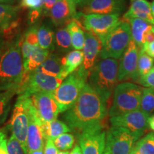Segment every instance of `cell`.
Wrapping results in <instances>:
<instances>
[{
	"mask_svg": "<svg viewBox=\"0 0 154 154\" xmlns=\"http://www.w3.org/2000/svg\"><path fill=\"white\" fill-rule=\"evenodd\" d=\"M107 114V102L87 83L63 117L71 130L79 133L86 127L103 122Z\"/></svg>",
	"mask_w": 154,
	"mask_h": 154,
	"instance_id": "6da1fadb",
	"label": "cell"
},
{
	"mask_svg": "<svg viewBox=\"0 0 154 154\" xmlns=\"http://www.w3.org/2000/svg\"><path fill=\"white\" fill-rule=\"evenodd\" d=\"M25 77L21 40L5 45L0 55V91L18 88Z\"/></svg>",
	"mask_w": 154,
	"mask_h": 154,
	"instance_id": "7a4b0ae2",
	"label": "cell"
},
{
	"mask_svg": "<svg viewBox=\"0 0 154 154\" xmlns=\"http://www.w3.org/2000/svg\"><path fill=\"white\" fill-rule=\"evenodd\" d=\"M119 60L115 59H100L88 76V85L106 102L110 99L119 82Z\"/></svg>",
	"mask_w": 154,
	"mask_h": 154,
	"instance_id": "3957f363",
	"label": "cell"
},
{
	"mask_svg": "<svg viewBox=\"0 0 154 154\" xmlns=\"http://www.w3.org/2000/svg\"><path fill=\"white\" fill-rule=\"evenodd\" d=\"M143 89L142 86L129 82L117 84L109 111L110 117L140 109Z\"/></svg>",
	"mask_w": 154,
	"mask_h": 154,
	"instance_id": "277c9868",
	"label": "cell"
},
{
	"mask_svg": "<svg viewBox=\"0 0 154 154\" xmlns=\"http://www.w3.org/2000/svg\"><path fill=\"white\" fill-rule=\"evenodd\" d=\"M99 38L102 44L99 59H121L132 39L129 23L121 19L113 30Z\"/></svg>",
	"mask_w": 154,
	"mask_h": 154,
	"instance_id": "5b68a950",
	"label": "cell"
},
{
	"mask_svg": "<svg viewBox=\"0 0 154 154\" xmlns=\"http://www.w3.org/2000/svg\"><path fill=\"white\" fill-rule=\"evenodd\" d=\"M88 76L79 68L63 81L52 94L60 113H64L76 102L83 88L87 84Z\"/></svg>",
	"mask_w": 154,
	"mask_h": 154,
	"instance_id": "8992f818",
	"label": "cell"
},
{
	"mask_svg": "<svg viewBox=\"0 0 154 154\" xmlns=\"http://www.w3.org/2000/svg\"><path fill=\"white\" fill-rule=\"evenodd\" d=\"M32 104L31 96L19 94L10 121L11 135L14 136L22 146L25 154H27L26 136L29 124L30 109Z\"/></svg>",
	"mask_w": 154,
	"mask_h": 154,
	"instance_id": "52a82bcc",
	"label": "cell"
},
{
	"mask_svg": "<svg viewBox=\"0 0 154 154\" xmlns=\"http://www.w3.org/2000/svg\"><path fill=\"white\" fill-rule=\"evenodd\" d=\"M143 135L122 127L111 126L106 132L105 149L110 154H129Z\"/></svg>",
	"mask_w": 154,
	"mask_h": 154,
	"instance_id": "ba28073f",
	"label": "cell"
},
{
	"mask_svg": "<svg viewBox=\"0 0 154 154\" xmlns=\"http://www.w3.org/2000/svg\"><path fill=\"white\" fill-rule=\"evenodd\" d=\"M63 81L58 77L34 71L25 75L19 88L18 94L31 96L37 93L53 94Z\"/></svg>",
	"mask_w": 154,
	"mask_h": 154,
	"instance_id": "9c48e42d",
	"label": "cell"
},
{
	"mask_svg": "<svg viewBox=\"0 0 154 154\" xmlns=\"http://www.w3.org/2000/svg\"><path fill=\"white\" fill-rule=\"evenodd\" d=\"M119 17L117 14H84L78 11L75 19L84 30L101 37L109 33L120 23Z\"/></svg>",
	"mask_w": 154,
	"mask_h": 154,
	"instance_id": "30bf717a",
	"label": "cell"
},
{
	"mask_svg": "<svg viewBox=\"0 0 154 154\" xmlns=\"http://www.w3.org/2000/svg\"><path fill=\"white\" fill-rule=\"evenodd\" d=\"M103 122L96 124L79 132L78 140L83 154H103L106 148Z\"/></svg>",
	"mask_w": 154,
	"mask_h": 154,
	"instance_id": "8fae6325",
	"label": "cell"
},
{
	"mask_svg": "<svg viewBox=\"0 0 154 154\" xmlns=\"http://www.w3.org/2000/svg\"><path fill=\"white\" fill-rule=\"evenodd\" d=\"M77 11L84 14L120 15L126 8L125 0H85L76 4Z\"/></svg>",
	"mask_w": 154,
	"mask_h": 154,
	"instance_id": "7c38bea8",
	"label": "cell"
},
{
	"mask_svg": "<svg viewBox=\"0 0 154 154\" xmlns=\"http://www.w3.org/2000/svg\"><path fill=\"white\" fill-rule=\"evenodd\" d=\"M139 48L131 39L128 47L124 51L119 63L118 82L131 79L137 82L139 79L138 74V60Z\"/></svg>",
	"mask_w": 154,
	"mask_h": 154,
	"instance_id": "4fadbf2b",
	"label": "cell"
},
{
	"mask_svg": "<svg viewBox=\"0 0 154 154\" xmlns=\"http://www.w3.org/2000/svg\"><path fill=\"white\" fill-rule=\"evenodd\" d=\"M149 114L140 109L110 118L111 126L122 127L132 132L143 133L149 128Z\"/></svg>",
	"mask_w": 154,
	"mask_h": 154,
	"instance_id": "5bb4252c",
	"label": "cell"
},
{
	"mask_svg": "<svg viewBox=\"0 0 154 154\" xmlns=\"http://www.w3.org/2000/svg\"><path fill=\"white\" fill-rule=\"evenodd\" d=\"M31 99L43 124L57 119L60 111L52 94L37 93L31 96Z\"/></svg>",
	"mask_w": 154,
	"mask_h": 154,
	"instance_id": "9a60e30c",
	"label": "cell"
},
{
	"mask_svg": "<svg viewBox=\"0 0 154 154\" xmlns=\"http://www.w3.org/2000/svg\"><path fill=\"white\" fill-rule=\"evenodd\" d=\"M101 48V41L99 36L85 31V42L82 51L84 54V61L79 69L85 73L88 77L92 69L99 61L98 59L99 58Z\"/></svg>",
	"mask_w": 154,
	"mask_h": 154,
	"instance_id": "2e32d148",
	"label": "cell"
},
{
	"mask_svg": "<svg viewBox=\"0 0 154 154\" xmlns=\"http://www.w3.org/2000/svg\"><path fill=\"white\" fill-rule=\"evenodd\" d=\"M45 140L43 122L38 117L35 108L32 103L30 109V119L26 136L27 153L29 151L44 149L45 146Z\"/></svg>",
	"mask_w": 154,
	"mask_h": 154,
	"instance_id": "e0dca14e",
	"label": "cell"
},
{
	"mask_svg": "<svg viewBox=\"0 0 154 154\" xmlns=\"http://www.w3.org/2000/svg\"><path fill=\"white\" fill-rule=\"evenodd\" d=\"M77 13L74 0H57L49 15L56 26L62 27L76 18Z\"/></svg>",
	"mask_w": 154,
	"mask_h": 154,
	"instance_id": "ac0fdd59",
	"label": "cell"
},
{
	"mask_svg": "<svg viewBox=\"0 0 154 154\" xmlns=\"http://www.w3.org/2000/svg\"><path fill=\"white\" fill-rule=\"evenodd\" d=\"M140 19L154 26V17L152 14L151 3L147 0H135L123 15L122 19L128 21L131 19Z\"/></svg>",
	"mask_w": 154,
	"mask_h": 154,
	"instance_id": "d6986e66",
	"label": "cell"
},
{
	"mask_svg": "<svg viewBox=\"0 0 154 154\" xmlns=\"http://www.w3.org/2000/svg\"><path fill=\"white\" fill-rule=\"evenodd\" d=\"M84 61V54L82 50H72L61 58L63 72L61 79L64 80L69 75L76 71L82 65Z\"/></svg>",
	"mask_w": 154,
	"mask_h": 154,
	"instance_id": "ffe728a7",
	"label": "cell"
},
{
	"mask_svg": "<svg viewBox=\"0 0 154 154\" xmlns=\"http://www.w3.org/2000/svg\"><path fill=\"white\" fill-rule=\"evenodd\" d=\"M61 58L57 54L50 52L46 60L34 71L61 79L63 72Z\"/></svg>",
	"mask_w": 154,
	"mask_h": 154,
	"instance_id": "44dd1931",
	"label": "cell"
},
{
	"mask_svg": "<svg viewBox=\"0 0 154 154\" xmlns=\"http://www.w3.org/2000/svg\"><path fill=\"white\" fill-rule=\"evenodd\" d=\"M130 24L133 41L140 49L144 44V37L150 29L153 26L149 23L140 19H131L127 21Z\"/></svg>",
	"mask_w": 154,
	"mask_h": 154,
	"instance_id": "7402d4cb",
	"label": "cell"
},
{
	"mask_svg": "<svg viewBox=\"0 0 154 154\" xmlns=\"http://www.w3.org/2000/svg\"><path fill=\"white\" fill-rule=\"evenodd\" d=\"M49 53V50L43 49L39 46H36L27 58L24 59L25 75L36 70L46 60Z\"/></svg>",
	"mask_w": 154,
	"mask_h": 154,
	"instance_id": "603a6c76",
	"label": "cell"
},
{
	"mask_svg": "<svg viewBox=\"0 0 154 154\" xmlns=\"http://www.w3.org/2000/svg\"><path fill=\"white\" fill-rule=\"evenodd\" d=\"M66 28L72 38L73 49L82 50L85 42V31L76 19H73L66 24Z\"/></svg>",
	"mask_w": 154,
	"mask_h": 154,
	"instance_id": "cb8c5ba5",
	"label": "cell"
},
{
	"mask_svg": "<svg viewBox=\"0 0 154 154\" xmlns=\"http://www.w3.org/2000/svg\"><path fill=\"white\" fill-rule=\"evenodd\" d=\"M44 137L47 140V139L54 140L56 138L60 135L72 131L71 128L67 126L65 122L55 119L50 122L43 124Z\"/></svg>",
	"mask_w": 154,
	"mask_h": 154,
	"instance_id": "d4e9b609",
	"label": "cell"
},
{
	"mask_svg": "<svg viewBox=\"0 0 154 154\" xmlns=\"http://www.w3.org/2000/svg\"><path fill=\"white\" fill-rule=\"evenodd\" d=\"M18 7L0 2V33L7 30L17 17Z\"/></svg>",
	"mask_w": 154,
	"mask_h": 154,
	"instance_id": "484cf974",
	"label": "cell"
},
{
	"mask_svg": "<svg viewBox=\"0 0 154 154\" xmlns=\"http://www.w3.org/2000/svg\"><path fill=\"white\" fill-rule=\"evenodd\" d=\"M55 47L59 52L61 53L67 54L73 49L72 38L66 26L61 27L56 31L54 39Z\"/></svg>",
	"mask_w": 154,
	"mask_h": 154,
	"instance_id": "4316f807",
	"label": "cell"
},
{
	"mask_svg": "<svg viewBox=\"0 0 154 154\" xmlns=\"http://www.w3.org/2000/svg\"><path fill=\"white\" fill-rule=\"evenodd\" d=\"M55 32L49 25L43 24L38 29V42L39 47L45 50L54 49Z\"/></svg>",
	"mask_w": 154,
	"mask_h": 154,
	"instance_id": "83f0119b",
	"label": "cell"
},
{
	"mask_svg": "<svg viewBox=\"0 0 154 154\" xmlns=\"http://www.w3.org/2000/svg\"><path fill=\"white\" fill-rule=\"evenodd\" d=\"M18 94V88H11L0 92V125L5 123L11 109V101Z\"/></svg>",
	"mask_w": 154,
	"mask_h": 154,
	"instance_id": "f1b7e54d",
	"label": "cell"
},
{
	"mask_svg": "<svg viewBox=\"0 0 154 154\" xmlns=\"http://www.w3.org/2000/svg\"><path fill=\"white\" fill-rule=\"evenodd\" d=\"M134 148L138 154H154V133H149L138 140Z\"/></svg>",
	"mask_w": 154,
	"mask_h": 154,
	"instance_id": "f546056e",
	"label": "cell"
},
{
	"mask_svg": "<svg viewBox=\"0 0 154 154\" xmlns=\"http://www.w3.org/2000/svg\"><path fill=\"white\" fill-rule=\"evenodd\" d=\"M154 59L146 54L142 48L139 49L138 60V74L139 77L145 76L153 68Z\"/></svg>",
	"mask_w": 154,
	"mask_h": 154,
	"instance_id": "4dcf8cb0",
	"label": "cell"
},
{
	"mask_svg": "<svg viewBox=\"0 0 154 154\" xmlns=\"http://www.w3.org/2000/svg\"><path fill=\"white\" fill-rule=\"evenodd\" d=\"M43 5V0H21V6L30 9L29 18L32 22H34L42 13Z\"/></svg>",
	"mask_w": 154,
	"mask_h": 154,
	"instance_id": "1f68e13d",
	"label": "cell"
},
{
	"mask_svg": "<svg viewBox=\"0 0 154 154\" xmlns=\"http://www.w3.org/2000/svg\"><path fill=\"white\" fill-rule=\"evenodd\" d=\"M140 109L148 114L154 111V88H143Z\"/></svg>",
	"mask_w": 154,
	"mask_h": 154,
	"instance_id": "d6a6232c",
	"label": "cell"
},
{
	"mask_svg": "<svg viewBox=\"0 0 154 154\" xmlns=\"http://www.w3.org/2000/svg\"><path fill=\"white\" fill-rule=\"evenodd\" d=\"M53 141L59 151H69L74 146V137L72 134L65 133L56 138Z\"/></svg>",
	"mask_w": 154,
	"mask_h": 154,
	"instance_id": "836d02e7",
	"label": "cell"
},
{
	"mask_svg": "<svg viewBox=\"0 0 154 154\" xmlns=\"http://www.w3.org/2000/svg\"><path fill=\"white\" fill-rule=\"evenodd\" d=\"M7 146L9 154H25L22 146L12 135L7 140Z\"/></svg>",
	"mask_w": 154,
	"mask_h": 154,
	"instance_id": "e575fe53",
	"label": "cell"
},
{
	"mask_svg": "<svg viewBox=\"0 0 154 154\" xmlns=\"http://www.w3.org/2000/svg\"><path fill=\"white\" fill-rule=\"evenodd\" d=\"M23 41L32 46H39L38 42V29L36 26L30 28L23 38Z\"/></svg>",
	"mask_w": 154,
	"mask_h": 154,
	"instance_id": "d590c367",
	"label": "cell"
},
{
	"mask_svg": "<svg viewBox=\"0 0 154 154\" xmlns=\"http://www.w3.org/2000/svg\"><path fill=\"white\" fill-rule=\"evenodd\" d=\"M137 83L146 88H154V68L145 76L139 77Z\"/></svg>",
	"mask_w": 154,
	"mask_h": 154,
	"instance_id": "8d00e7d4",
	"label": "cell"
},
{
	"mask_svg": "<svg viewBox=\"0 0 154 154\" xmlns=\"http://www.w3.org/2000/svg\"><path fill=\"white\" fill-rule=\"evenodd\" d=\"M59 150L54 143L53 140L47 139L46 140L44 149V154H58Z\"/></svg>",
	"mask_w": 154,
	"mask_h": 154,
	"instance_id": "74e56055",
	"label": "cell"
},
{
	"mask_svg": "<svg viewBox=\"0 0 154 154\" xmlns=\"http://www.w3.org/2000/svg\"><path fill=\"white\" fill-rule=\"evenodd\" d=\"M56 2H57V0H43L44 5L42 13H44L46 15H49L50 11H51L53 6L54 5Z\"/></svg>",
	"mask_w": 154,
	"mask_h": 154,
	"instance_id": "f35d334b",
	"label": "cell"
},
{
	"mask_svg": "<svg viewBox=\"0 0 154 154\" xmlns=\"http://www.w3.org/2000/svg\"><path fill=\"white\" fill-rule=\"evenodd\" d=\"M141 48L148 55L154 59V41L150 42V43L143 44V47Z\"/></svg>",
	"mask_w": 154,
	"mask_h": 154,
	"instance_id": "ab89813d",
	"label": "cell"
},
{
	"mask_svg": "<svg viewBox=\"0 0 154 154\" xmlns=\"http://www.w3.org/2000/svg\"><path fill=\"white\" fill-rule=\"evenodd\" d=\"M154 41V26L151 29L148 31L144 37V44L150 43V42Z\"/></svg>",
	"mask_w": 154,
	"mask_h": 154,
	"instance_id": "60d3db41",
	"label": "cell"
},
{
	"mask_svg": "<svg viewBox=\"0 0 154 154\" xmlns=\"http://www.w3.org/2000/svg\"><path fill=\"white\" fill-rule=\"evenodd\" d=\"M7 134H6L5 128H0V148L7 146Z\"/></svg>",
	"mask_w": 154,
	"mask_h": 154,
	"instance_id": "b9f144b4",
	"label": "cell"
},
{
	"mask_svg": "<svg viewBox=\"0 0 154 154\" xmlns=\"http://www.w3.org/2000/svg\"><path fill=\"white\" fill-rule=\"evenodd\" d=\"M69 154H83L80 146L78 145V144L75 146L74 149H72V151L70 152V153Z\"/></svg>",
	"mask_w": 154,
	"mask_h": 154,
	"instance_id": "7bdbcfd3",
	"label": "cell"
},
{
	"mask_svg": "<svg viewBox=\"0 0 154 154\" xmlns=\"http://www.w3.org/2000/svg\"><path fill=\"white\" fill-rule=\"evenodd\" d=\"M148 124H149V128H151L153 131H154V115L149 117V119H148Z\"/></svg>",
	"mask_w": 154,
	"mask_h": 154,
	"instance_id": "ee69618b",
	"label": "cell"
},
{
	"mask_svg": "<svg viewBox=\"0 0 154 154\" xmlns=\"http://www.w3.org/2000/svg\"><path fill=\"white\" fill-rule=\"evenodd\" d=\"M44 149L36 150V151H29L28 152L27 154H44Z\"/></svg>",
	"mask_w": 154,
	"mask_h": 154,
	"instance_id": "f6af8a7d",
	"label": "cell"
},
{
	"mask_svg": "<svg viewBox=\"0 0 154 154\" xmlns=\"http://www.w3.org/2000/svg\"><path fill=\"white\" fill-rule=\"evenodd\" d=\"M5 45V41L3 39V38H0V55H1L2 51V49L4 47Z\"/></svg>",
	"mask_w": 154,
	"mask_h": 154,
	"instance_id": "bcb514c9",
	"label": "cell"
},
{
	"mask_svg": "<svg viewBox=\"0 0 154 154\" xmlns=\"http://www.w3.org/2000/svg\"><path fill=\"white\" fill-rule=\"evenodd\" d=\"M0 154H9L8 151H7V146L0 148Z\"/></svg>",
	"mask_w": 154,
	"mask_h": 154,
	"instance_id": "7dc6e473",
	"label": "cell"
},
{
	"mask_svg": "<svg viewBox=\"0 0 154 154\" xmlns=\"http://www.w3.org/2000/svg\"><path fill=\"white\" fill-rule=\"evenodd\" d=\"M69 151H59L58 154H69Z\"/></svg>",
	"mask_w": 154,
	"mask_h": 154,
	"instance_id": "c3c4849f",
	"label": "cell"
},
{
	"mask_svg": "<svg viewBox=\"0 0 154 154\" xmlns=\"http://www.w3.org/2000/svg\"><path fill=\"white\" fill-rule=\"evenodd\" d=\"M151 11H152V14H153V16L154 17V0L152 2V3L151 4Z\"/></svg>",
	"mask_w": 154,
	"mask_h": 154,
	"instance_id": "681fc988",
	"label": "cell"
},
{
	"mask_svg": "<svg viewBox=\"0 0 154 154\" xmlns=\"http://www.w3.org/2000/svg\"><path fill=\"white\" fill-rule=\"evenodd\" d=\"M129 154H138V153H137V151H136V150H135L134 148H133V149L131 150V151L130 152Z\"/></svg>",
	"mask_w": 154,
	"mask_h": 154,
	"instance_id": "f907efd6",
	"label": "cell"
},
{
	"mask_svg": "<svg viewBox=\"0 0 154 154\" xmlns=\"http://www.w3.org/2000/svg\"><path fill=\"white\" fill-rule=\"evenodd\" d=\"M75 1V2H76V5L77 3H79V2H82V1H85V0H74Z\"/></svg>",
	"mask_w": 154,
	"mask_h": 154,
	"instance_id": "816d5d0a",
	"label": "cell"
},
{
	"mask_svg": "<svg viewBox=\"0 0 154 154\" xmlns=\"http://www.w3.org/2000/svg\"><path fill=\"white\" fill-rule=\"evenodd\" d=\"M103 154H110V153H109V152H108L107 151H106V150H104V152H103Z\"/></svg>",
	"mask_w": 154,
	"mask_h": 154,
	"instance_id": "f5cc1de1",
	"label": "cell"
},
{
	"mask_svg": "<svg viewBox=\"0 0 154 154\" xmlns=\"http://www.w3.org/2000/svg\"><path fill=\"white\" fill-rule=\"evenodd\" d=\"M131 1H135V0H131Z\"/></svg>",
	"mask_w": 154,
	"mask_h": 154,
	"instance_id": "db71d44e",
	"label": "cell"
},
{
	"mask_svg": "<svg viewBox=\"0 0 154 154\" xmlns=\"http://www.w3.org/2000/svg\"><path fill=\"white\" fill-rule=\"evenodd\" d=\"M153 68H154V67H153Z\"/></svg>",
	"mask_w": 154,
	"mask_h": 154,
	"instance_id": "11a10c76",
	"label": "cell"
}]
</instances>
